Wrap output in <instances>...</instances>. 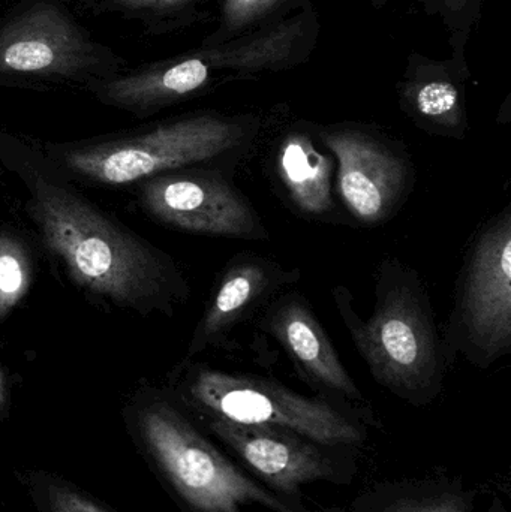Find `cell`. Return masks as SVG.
I'll list each match as a JSON object with an SVG mask.
<instances>
[{
    "mask_svg": "<svg viewBox=\"0 0 511 512\" xmlns=\"http://www.w3.org/2000/svg\"><path fill=\"white\" fill-rule=\"evenodd\" d=\"M29 210L45 245L72 279L117 306L173 312L189 289L167 255L123 230L86 200L50 180L30 182Z\"/></svg>",
    "mask_w": 511,
    "mask_h": 512,
    "instance_id": "1",
    "label": "cell"
},
{
    "mask_svg": "<svg viewBox=\"0 0 511 512\" xmlns=\"http://www.w3.org/2000/svg\"><path fill=\"white\" fill-rule=\"evenodd\" d=\"M336 309L372 378L404 402L431 405L449 369L428 289L416 268L387 256L375 276V306L368 321L344 285L332 291Z\"/></svg>",
    "mask_w": 511,
    "mask_h": 512,
    "instance_id": "2",
    "label": "cell"
},
{
    "mask_svg": "<svg viewBox=\"0 0 511 512\" xmlns=\"http://www.w3.org/2000/svg\"><path fill=\"white\" fill-rule=\"evenodd\" d=\"M126 421L138 453L183 512H243L248 505L273 512H342L309 510L252 480L168 397H141Z\"/></svg>",
    "mask_w": 511,
    "mask_h": 512,
    "instance_id": "3",
    "label": "cell"
},
{
    "mask_svg": "<svg viewBox=\"0 0 511 512\" xmlns=\"http://www.w3.org/2000/svg\"><path fill=\"white\" fill-rule=\"evenodd\" d=\"M255 114L206 113L156 126L144 134L66 153V167L104 185H126L195 165L236 171L263 134Z\"/></svg>",
    "mask_w": 511,
    "mask_h": 512,
    "instance_id": "4",
    "label": "cell"
},
{
    "mask_svg": "<svg viewBox=\"0 0 511 512\" xmlns=\"http://www.w3.org/2000/svg\"><path fill=\"white\" fill-rule=\"evenodd\" d=\"M176 397L198 421L288 430L326 448L356 447L366 438L353 409L321 394L302 396L261 376L195 364L177 384Z\"/></svg>",
    "mask_w": 511,
    "mask_h": 512,
    "instance_id": "5",
    "label": "cell"
},
{
    "mask_svg": "<svg viewBox=\"0 0 511 512\" xmlns=\"http://www.w3.org/2000/svg\"><path fill=\"white\" fill-rule=\"evenodd\" d=\"M447 363L488 369L511 352V206L474 234L441 333Z\"/></svg>",
    "mask_w": 511,
    "mask_h": 512,
    "instance_id": "6",
    "label": "cell"
},
{
    "mask_svg": "<svg viewBox=\"0 0 511 512\" xmlns=\"http://www.w3.org/2000/svg\"><path fill=\"white\" fill-rule=\"evenodd\" d=\"M336 162V192L351 218L378 227L398 215L416 185L404 144L359 123L314 126Z\"/></svg>",
    "mask_w": 511,
    "mask_h": 512,
    "instance_id": "7",
    "label": "cell"
},
{
    "mask_svg": "<svg viewBox=\"0 0 511 512\" xmlns=\"http://www.w3.org/2000/svg\"><path fill=\"white\" fill-rule=\"evenodd\" d=\"M236 171L183 168L150 177L141 186L144 209L162 224L198 236L266 242L269 230L234 183Z\"/></svg>",
    "mask_w": 511,
    "mask_h": 512,
    "instance_id": "8",
    "label": "cell"
},
{
    "mask_svg": "<svg viewBox=\"0 0 511 512\" xmlns=\"http://www.w3.org/2000/svg\"><path fill=\"white\" fill-rule=\"evenodd\" d=\"M228 448L267 489L296 502L300 489L338 475L326 447L297 433L273 427L243 426L222 420L198 421Z\"/></svg>",
    "mask_w": 511,
    "mask_h": 512,
    "instance_id": "9",
    "label": "cell"
},
{
    "mask_svg": "<svg viewBox=\"0 0 511 512\" xmlns=\"http://www.w3.org/2000/svg\"><path fill=\"white\" fill-rule=\"evenodd\" d=\"M257 327L284 348L300 378L321 396L336 402H365L305 295L281 292L261 312Z\"/></svg>",
    "mask_w": 511,
    "mask_h": 512,
    "instance_id": "10",
    "label": "cell"
},
{
    "mask_svg": "<svg viewBox=\"0 0 511 512\" xmlns=\"http://www.w3.org/2000/svg\"><path fill=\"white\" fill-rule=\"evenodd\" d=\"M299 279V268L284 267L267 256L254 252L234 255L225 265L195 328L188 358L212 346L227 345L236 328L260 316L273 298Z\"/></svg>",
    "mask_w": 511,
    "mask_h": 512,
    "instance_id": "11",
    "label": "cell"
},
{
    "mask_svg": "<svg viewBox=\"0 0 511 512\" xmlns=\"http://www.w3.org/2000/svg\"><path fill=\"white\" fill-rule=\"evenodd\" d=\"M90 54L92 45L54 6H35L0 30L3 74H74Z\"/></svg>",
    "mask_w": 511,
    "mask_h": 512,
    "instance_id": "12",
    "label": "cell"
},
{
    "mask_svg": "<svg viewBox=\"0 0 511 512\" xmlns=\"http://www.w3.org/2000/svg\"><path fill=\"white\" fill-rule=\"evenodd\" d=\"M312 125L288 129L276 144L273 170L288 203L303 218L329 221L336 212V162L318 149Z\"/></svg>",
    "mask_w": 511,
    "mask_h": 512,
    "instance_id": "13",
    "label": "cell"
},
{
    "mask_svg": "<svg viewBox=\"0 0 511 512\" xmlns=\"http://www.w3.org/2000/svg\"><path fill=\"white\" fill-rule=\"evenodd\" d=\"M410 63L399 89L404 113L429 134L464 140L468 114L462 68L423 59Z\"/></svg>",
    "mask_w": 511,
    "mask_h": 512,
    "instance_id": "14",
    "label": "cell"
},
{
    "mask_svg": "<svg viewBox=\"0 0 511 512\" xmlns=\"http://www.w3.org/2000/svg\"><path fill=\"white\" fill-rule=\"evenodd\" d=\"M473 508V493L426 483L375 490L357 502L356 512H473Z\"/></svg>",
    "mask_w": 511,
    "mask_h": 512,
    "instance_id": "15",
    "label": "cell"
},
{
    "mask_svg": "<svg viewBox=\"0 0 511 512\" xmlns=\"http://www.w3.org/2000/svg\"><path fill=\"white\" fill-rule=\"evenodd\" d=\"M311 6V0H222L218 29L206 45L224 44Z\"/></svg>",
    "mask_w": 511,
    "mask_h": 512,
    "instance_id": "16",
    "label": "cell"
},
{
    "mask_svg": "<svg viewBox=\"0 0 511 512\" xmlns=\"http://www.w3.org/2000/svg\"><path fill=\"white\" fill-rule=\"evenodd\" d=\"M17 480L38 512H117L56 472L21 469Z\"/></svg>",
    "mask_w": 511,
    "mask_h": 512,
    "instance_id": "17",
    "label": "cell"
},
{
    "mask_svg": "<svg viewBox=\"0 0 511 512\" xmlns=\"http://www.w3.org/2000/svg\"><path fill=\"white\" fill-rule=\"evenodd\" d=\"M32 265L26 246L8 233H0V321L29 291Z\"/></svg>",
    "mask_w": 511,
    "mask_h": 512,
    "instance_id": "18",
    "label": "cell"
},
{
    "mask_svg": "<svg viewBox=\"0 0 511 512\" xmlns=\"http://www.w3.org/2000/svg\"><path fill=\"white\" fill-rule=\"evenodd\" d=\"M122 5L135 9H152V11H168V9L180 8L194 0H116Z\"/></svg>",
    "mask_w": 511,
    "mask_h": 512,
    "instance_id": "19",
    "label": "cell"
},
{
    "mask_svg": "<svg viewBox=\"0 0 511 512\" xmlns=\"http://www.w3.org/2000/svg\"><path fill=\"white\" fill-rule=\"evenodd\" d=\"M9 417L8 393H6L5 379L0 369V421H6Z\"/></svg>",
    "mask_w": 511,
    "mask_h": 512,
    "instance_id": "20",
    "label": "cell"
},
{
    "mask_svg": "<svg viewBox=\"0 0 511 512\" xmlns=\"http://www.w3.org/2000/svg\"><path fill=\"white\" fill-rule=\"evenodd\" d=\"M372 3H374L377 8H381V6L384 5V0H372Z\"/></svg>",
    "mask_w": 511,
    "mask_h": 512,
    "instance_id": "21",
    "label": "cell"
}]
</instances>
